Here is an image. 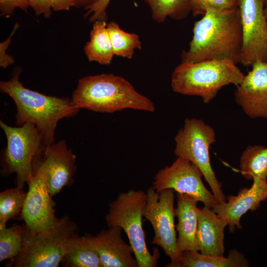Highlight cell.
I'll return each instance as SVG.
<instances>
[{
	"label": "cell",
	"mask_w": 267,
	"mask_h": 267,
	"mask_svg": "<svg viewBox=\"0 0 267 267\" xmlns=\"http://www.w3.org/2000/svg\"><path fill=\"white\" fill-rule=\"evenodd\" d=\"M174 139V154L195 165L202 173L217 202L225 201L222 184L217 179L210 162L209 148L216 141L214 129L201 119L186 118Z\"/></svg>",
	"instance_id": "obj_8"
},
{
	"label": "cell",
	"mask_w": 267,
	"mask_h": 267,
	"mask_svg": "<svg viewBox=\"0 0 267 267\" xmlns=\"http://www.w3.org/2000/svg\"><path fill=\"white\" fill-rule=\"evenodd\" d=\"M147 195L144 191L130 189L120 193L109 204L105 221L108 227L119 226L125 232L138 267H156L160 257L157 249L151 254L145 240L142 217Z\"/></svg>",
	"instance_id": "obj_6"
},
{
	"label": "cell",
	"mask_w": 267,
	"mask_h": 267,
	"mask_svg": "<svg viewBox=\"0 0 267 267\" xmlns=\"http://www.w3.org/2000/svg\"><path fill=\"white\" fill-rule=\"evenodd\" d=\"M244 76L236 63L230 60L181 62L172 73L171 84L174 92L198 96L208 103L223 87L237 86Z\"/></svg>",
	"instance_id": "obj_4"
},
{
	"label": "cell",
	"mask_w": 267,
	"mask_h": 267,
	"mask_svg": "<svg viewBox=\"0 0 267 267\" xmlns=\"http://www.w3.org/2000/svg\"><path fill=\"white\" fill-rule=\"evenodd\" d=\"M111 0H97L94 3L85 7L87 12L85 16H89V20L90 22H94L98 20L107 19L106 10Z\"/></svg>",
	"instance_id": "obj_28"
},
{
	"label": "cell",
	"mask_w": 267,
	"mask_h": 267,
	"mask_svg": "<svg viewBox=\"0 0 267 267\" xmlns=\"http://www.w3.org/2000/svg\"><path fill=\"white\" fill-rule=\"evenodd\" d=\"M264 11L267 18V0H265Z\"/></svg>",
	"instance_id": "obj_34"
},
{
	"label": "cell",
	"mask_w": 267,
	"mask_h": 267,
	"mask_svg": "<svg viewBox=\"0 0 267 267\" xmlns=\"http://www.w3.org/2000/svg\"><path fill=\"white\" fill-rule=\"evenodd\" d=\"M20 72L21 70L17 69L10 80L1 81L0 89L8 94L16 105V125L34 124L43 137L45 150L54 143L58 122L75 116L80 109L72 98L46 95L24 87L19 81Z\"/></svg>",
	"instance_id": "obj_2"
},
{
	"label": "cell",
	"mask_w": 267,
	"mask_h": 267,
	"mask_svg": "<svg viewBox=\"0 0 267 267\" xmlns=\"http://www.w3.org/2000/svg\"><path fill=\"white\" fill-rule=\"evenodd\" d=\"M122 230L119 226L109 227L95 236L89 235L102 267H138L133 248L123 239Z\"/></svg>",
	"instance_id": "obj_16"
},
{
	"label": "cell",
	"mask_w": 267,
	"mask_h": 267,
	"mask_svg": "<svg viewBox=\"0 0 267 267\" xmlns=\"http://www.w3.org/2000/svg\"><path fill=\"white\" fill-rule=\"evenodd\" d=\"M239 166L241 175L247 179H267V147L248 146L240 156Z\"/></svg>",
	"instance_id": "obj_22"
},
{
	"label": "cell",
	"mask_w": 267,
	"mask_h": 267,
	"mask_svg": "<svg viewBox=\"0 0 267 267\" xmlns=\"http://www.w3.org/2000/svg\"><path fill=\"white\" fill-rule=\"evenodd\" d=\"M25 226H0V262L16 257L21 252Z\"/></svg>",
	"instance_id": "obj_26"
},
{
	"label": "cell",
	"mask_w": 267,
	"mask_h": 267,
	"mask_svg": "<svg viewBox=\"0 0 267 267\" xmlns=\"http://www.w3.org/2000/svg\"><path fill=\"white\" fill-rule=\"evenodd\" d=\"M43 159L47 167L48 186L52 196L73 184L77 171L76 156L65 140L48 146L44 152Z\"/></svg>",
	"instance_id": "obj_15"
},
{
	"label": "cell",
	"mask_w": 267,
	"mask_h": 267,
	"mask_svg": "<svg viewBox=\"0 0 267 267\" xmlns=\"http://www.w3.org/2000/svg\"><path fill=\"white\" fill-rule=\"evenodd\" d=\"M72 99L80 109L113 113L126 109L153 112L155 106L146 96L137 92L122 77L101 74L80 79Z\"/></svg>",
	"instance_id": "obj_3"
},
{
	"label": "cell",
	"mask_w": 267,
	"mask_h": 267,
	"mask_svg": "<svg viewBox=\"0 0 267 267\" xmlns=\"http://www.w3.org/2000/svg\"><path fill=\"white\" fill-rule=\"evenodd\" d=\"M107 26L105 20L93 22L90 40L84 47L86 55L89 62L110 65L112 61L115 54Z\"/></svg>",
	"instance_id": "obj_20"
},
{
	"label": "cell",
	"mask_w": 267,
	"mask_h": 267,
	"mask_svg": "<svg viewBox=\"0 0 267 267\" xmlns=\"http://www.w3.org/2000/svg\"><path fill=\"white\" fill-rule=\"evenodd\" d=\"M23 187L16 186L0 193V226L21 213L26 196Z\"/></svg>",
	"instance_id": "obj_25"
},
{
	"label": "cell",
	"mask_w": 267,
	"mask_h": 267,
	"mask_svg": "<svg viewBox=\"0 0 267 267\" xmlns=\"http://www.w3.org/2000/svg\"><path fill=\"white\" fill-rule=\"evenodd\" d=\"M196 239L200 253L213 257L223 256L224 230L227 222L212 209H197Z\"/></svg>",
	"instance_id": "obj_17"
},
{
	"label": "cell",
	"mask_w": 267,
	"mask_h": 267,
	"mask_svg": "<svg viewBox=\"0 0 267 267\" xmlns=\"http://www.w3.org/2000/svg\"><path fill=\"white\" fill-rule=\"evenodd\" d=\"M19 27V24L15 23L13 29L7 39L0 44V66L5 68L14 62V59L10 55L7 54L6 50L10 44L11 38Z\"/></svg>",
	"instance_id": "obj_30"
},
{
	"label": "cell",
	"mask_w": 267,
	"mask_h": 267,
	"mask_svg": "<svg viewBox=\"0 0 267 267\" xmlns=\"http://www.w3.org/2000/svg\"><path fill=\"white\" fill-rule=\"evenodd\" d=\"M193 16L204 15L208 10H224L238 7L237 0H188Z\"/></svg>",
	"instance_id": "obj_27"
},
{
	"label": "cell",
	"mask_w": 267,
	"mask_h": 267,
	"mask_svg": "<svg viewBox=\"0 0 267 267\" xmlns=\"http://www.w3.org/2000/svg\"><path fill=\"white\" fill-rule=\"evenodd\" d=\"M242 31L238 7L224 10H208L196 21L187 50L181 62L227 59L240 63Z\"/></svg>",
	"instance_id": "obj_1"
},
{
	"label": "cell",
	"mask_w": 267,
	"mask_h": 267,
	"mask_svg": "<svg viewBox=\"0 0 267 267\" xmlns=\"http://www.w3.org/2000/svg\"><path fill=\"white\" fill-rule=\"evenodd\" d=\"M77 232V224L67 216L58 219L50 228L42 232L34 233L25 226L21 251L10 260L8 266L58 267L69 241Z\"/></svg>",
	"instance_id": "obj_5"
},
{
	"label": "cell",
	"mask_w": 267,
	"mask_h": 267,
	"mask_svg": "<svg viewBox=\"0 0 267 267\" xmlns=\"http://www.w3.org/2000/svg\"><path fill=\"white\" fill-rule=\"evenodd\" d=\"M249 262L245 255L236 249L229 251L227 257L204 255L198 251L181 253L178 267H248Z\"/></svg>",
	"instance_id": "obj_21"
},
{
	"label": "cell",
	"mask_w": 267,
	"mask_h": 267,
	"mask_svg": "<svg viewBox=\"0 0 267 267\" xmlns=\"http://www.w3.org/2000/svg\"><path fill=\"white\" fill-rule=\"evenodd\" d=\"M30 6L28 0H0L1 15L8 18L16 8L26 10Z\"/></svg>",
	"instance_id": "obj_29"
},
{
	"label": "cell",
	"mask_w": 267,
	"mask_h": 267,
	"mask_svg": "<svg viewBox=\"0 0 267 267\" xmlns=\"http://www.w3.org/2000/svg\"><path fill=\"white\" fill-rule=\"evenodd\" d=\"M28 190L21 217L30 231L42 232L50 228L58 219L47 183L46 165L43 158L37 160L33 176L28 183Z\"/></svg>",
	"instance_id": "obj_10"
},
{
	"label": "cell",
	"mask_w": 267,
	"mask_h": 267,
	"mask_svg": "<svg viewBox=\"0 0 267 267\" xmlns=\"http://www.w3.org/2000/svg\"><path fill=\"white\" fill-rule=\"evenodd\" d=\"M107 27L115 55L132 59L135 49H141V42L137 34L124 31L114 21Z\"/></svg>",
	"instance_id": "obj_24"
},
{
	"label": "cell",
	"mask_w": 267,
	"mask_h": 267,
	"mask_svg": "<svg viewBox=\"0 0 267 267\" xmlns=\"http://www.w3.org/2000/svg\"><path fill=\"white\" fill-rule=\"evenodd\" d=\"M51 8L54 11L69 10L76 6L75 0H50Z\"/></svg>",
	"instance_id": "obj_32"
},
{
	"label": "cell",
	"mask_w": 267,
	"mask_h": 267,
	"mask_svg": "<svg viewBox=\"0 0 267 267\" xmlns=\"http://www.w3.org/2000/svg\"><path fill=\"white\" fill-rule=\"evenodd\" d=\"M151 10L152 19L157 23L164 22L168 17L179 20L191 11L188 0H143Z\"/></svg>",
	"instance_id": "obj_23"
},
{
	"label": "cell",
	"mask_w": 267,
	"mask_h": 267,
	"mask_svg": "<svg viewBox=\"0 0 267 267\" xmlns=\"http://www.w3.org/2000/svg\"><path fill=\"white\" fill-rule=\"evenodd\" d=\"M61 262L70 267H102L90 236L81 237L78 234L69 241Z\"/></svg>",
	"instance_id": "obj_19"
},
{
	"label": "cell",
	"mask_w": 267,
	"mask_h": 267,
	"mask_svg": "<svg viewBox=\"0 0 267 267\" xmlns=\"http://www.w3.org/2000/svg\"><path fill=\"white\" fill-rule=\"evenodd\" d=\"M146 203L143 217L151 224L154 236L151 244L161 247L171 259L166 267H178L181 253L177 246L175 224V191L164 189L157 192L151 186L146 191Z\"/></svg>",
	"instance_id": "obj_9"
},
{
	"label": "cell",
	"mask_w": 267,
	"mask_h": 267,
	"mask_svg": "<svg viewBox=\"0 0 267 267\" xmlns=\"http://www.w3.org/2000/svg\"><path fill=\"white\" fill-rule=\"evenodd\" d=\"M0 127L6 138L0 173L4 176L15 173L17 185L23 187L32 178L35 163L45 150L43 137L31 123L12 127L0 120Z\"/></svg>",
	"instance_id": "obj_7"
},
{
	"label": "cell",
	"mask_w": 267,
	"mask_h": 267,
	"mask_svg": "<svg viewBox=\"0 0 267 267\" xmlns=\"http://www.w3.org/2000/svg\"><path fill=\"white\" fill-rule=\"evenodd\" d=\"M250 188L240 189L236 196H229L227 201L217 203L212 210L227 223L229 230L234 232L235 228L241 229L240 221L248 211H255L260 203L267 199V179L254 178Z\"/></svg>",
	"instance_id": "obj_14"
},
{
	"label": "cell",
	"mask_w": 267,
	"mask_h": 267,
	"mask_svg": "<svg viewBox=\"0 0 267 267\" xmlns=\"http://www.w3.org/2000/svg\"><path fill=\"white\" fill-rule=\"evenodd\" d=\"M97 0H75L76 1V7L80 6H87L89 5Z\"/></svg>",
	"instance_id": "obj_33"
},
{
	"label": "cell",
	"mask_w": 267,
	"mask_h": 267,
	"mask_svg": "<svg viewBox=\"0 0 267 267\" xmlns=\"http://www.w3.org/2000/svg\"><path fill=\"white\" fill-rule=\"evenodd\" d=\"M242 31L240 63L249 67L256 61L267 62V18L265 0H237Z\"/></svg>",
	"instance_id": "obj_12"
},
{
	"label": "cell",
	"mask_w": 267,
	"mask_h": 267,
	"mask_svg": "<svg viewBox=\"0 0 267 267\" xmlns=\"http://www.w3.org/2000/svg\"><path fill=\"white\" fill-rule=\"evenodd\" d=\"M30 6L33 9L37 15H44L49 18L51 15L50 0H28Z\"/></svg>",
	"instance_id": "obj_31"
},
{
	"label": "cell",
	"mask_w": 267,
	"mask_h": 267,
	"mask_svg": "<svg viewBox=\"0 0 267 267\" xmlns=\"http://www.w3.org/2000/svg\"><path fill=\"white\" fill-rule=\"evenodd\" d=\"M234 92L236 103L251 118H267V62L258 60Z\"/></svg>",
	"instance_id": "obj_13"
},
{
	"label": "cell",
	"mask_w": 267,
	"mask_h": 267,
	"mask_svg": "<svg viewBox=\"0 0 267 267\" xmlns=\"http://www.w3.org/2000/svg\"><path fill=\"white\" fill-rule=\"evenodd\" d=\"M202 176L200 170L191 162L177 157L172 165L157 173L152 187L157 192L172 189L177 193L187 194L212 209L218 202L213 194L205 186Z\"/></svg>",
	"instance_id": "obj_11"
},
{
	"label": "cell",
	"mask_w": 267,
	"mask_h": 267,
	"mask_svg": "<svg viewBox=\"0 0 267 267\" xmlns=\"http://www.w3.org/2000/svg\"><path fill=\"white\" fill-rule=\"evenodd\" d=\"M177 202L175 216L178 219L176 225L178 232V248L181 253L185 251H199L196 239L197 204L199 201L187 194L177 193Z\"/></svg>",
	"instance_id": "obj_18"
}]
</instances>
